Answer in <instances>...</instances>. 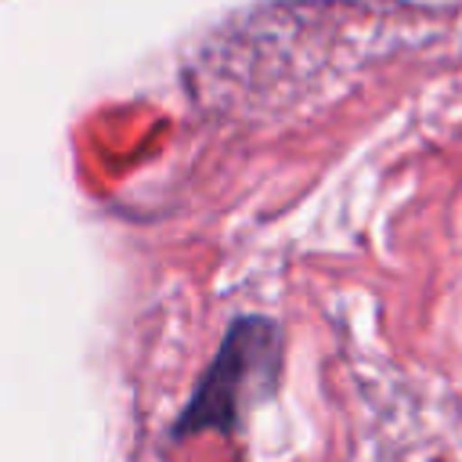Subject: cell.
Here are the masks:
<instances>
[{
    "instance_id": "cell-1",
    "label": "cell",
    "mask_w": 462,
    "mask_h": 462,
    "mask_svg": "<svg viewBox=\"0 0 462 462\" xmlns=\"http://www.w3.org/2000/svg\"><path fill=\"white\" fill-rule=\"evenodd\" d=\"M282 332L263 314H242L227 325L209 368L202 372L191 401L173 422L170 437L188 440L199 433H235L242 411L278 386Z\"/></svg>"
}]
</instances>
